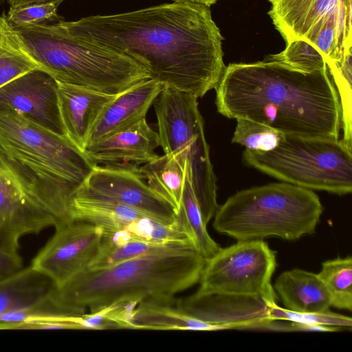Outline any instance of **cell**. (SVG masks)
I'll use <instances>...</instances> for the list:
<instances>
[{"instance_id": "7", "label": "cell", "mask_w": 352, "mask_h": 352, "mask_svg": "<svg viewBox=\"0 0 352 352\" xmlns=\"http://www.w3.org/2000/svg\"><path fill=\"white\" fill-rule=\"evenodd\" d=\"M245 162L283 182L343 195L352 191V153L342 140L285 135L274 149L245 148Z\"/></svg>"}, {"instance_id": "5", "label": "cell", "mask_w": 352, "mask_h": 352, "mask_svg": "<svg viewBox=\"0 0 352 352\" xmlns=\"http://www.w3.org/2000/svg\"><path fill=\"white\" fill-rule=\"evenodd\" d=\"M0 148L32 182L41 206L58 221L96 166L66 136L0 108Z\"/></svg>"}, {"instance_id": "6", "label": "cell", "mask_w": 352, "mask_h": 352, "mask_svg": "<svg viewBox=\"0 0 352 352\" xmlns=\"http://www.w3.org/2000/svg\"><path fill=\"white\" fill-rule=\"evenodd\" d=\"M322 211L311 190L286 182L270 183L230 197L219 206L212 226L236 241L272 236L295 241L315 232Z\"/></svg>"}, {"instance_id": "23", "label": "cell", "mask_w": 352, "mask_h": 352, "mask_svg": "<svg viewBox=\"0 0 352 352\" xmlns=\"http://www.w3.org/2000/svg\"><path fill=\"white\" fill-rule=\"evenodd\" d=\"M186 165L173 155L164 153L138 167L147 184L172 206L176 214L182 206Z\"/></svg>"}, {"instance_id": "15", "label": "cell", "mask_w": 352, "mask_h": 352, "mask_svg": "<svg viewBox=\"0 0 352 352\" xmlns=\"http://www.w3.org/2000/svg\"><path fill=\"white\" fill-rule=\"evenodd\" d=\"M57 89V81L46 72L39 69L30 71L0 87V108L65 136Z\"/></svg>"}, {"instance_id": "36", "label": "cell", "mask_w": 352, "mask_h": 352, "mask_svg": "<svg viewBox=\"0 0 352 352\" xmlns=\"http://www.w3.org/2000/svg\"><path fill=\"white\" fill-rule=\"evenodd\" d=\"M3 1V0H0V1Z\"/></svg>"}, {"instance_id": "28", "label": "cell", "mask_w": 352, "mask_h": 352, "mask_svg": "<svg viewBox=\"0 0 352 352\" xmlns=\"http://www.w3.org/2000/svg\"><path fill=\"white\" fill-rule=\"evenodd\" d=\"M232 142L247 149L269 151L276 148L285 134L268 126L250 120L237 118Z\"/></svg>"}, {"instance_id": "26", "label": "cell", "mask_w": 352, "mask_h": 352, "mask_svg": "<svg viewBox=\"0 0 352 352\" xmlns=\"http://www.w3.org/2000/svg\"><path fill=\"white\" fill-rule=\"evenodd\" d=\"M331 296V306L352 310V258H337L324 261L317 274Z\"/></svg>"}, {"instance_id": "25", "label": "cell", "mask_w": 352, "mask_h": 352, "mask_svg": "<svg viewBox=\"0 0 352 352\" xmlns=\"http://www.w3.org/2000/svg\"><path fill=\"white\" fill-rule=\"evenodd\" d=\"M166 245L128 238L122 231L109 235L103 234L98 252L88 269L107 268Z\"/></svg>"}, {"instance_id": "21", "label": "cell", "mask_w": 352, "mask_h": 352, "mask_svg": "<svg viewBox=\"0 0 352 352\" xmlns=\"http://www.w3.org/2000/svg\"><path fill=\"white\" fill-rule=\"evenodd\" d=\"M57 287L44 272L30 265L0 280V315L28 308Z\"/></svg>"}, {"instance_id": "19", "label": "cell", "mask_w": 352, "mask_h": 352, "mask_svg": "<svg viewBox=\"0 0 352 352\" xmlns=\"http://www.w3.org/2000/svg\"><path fill=\"white\" fill-rule=\"evenodd\" d=\"M274 289L285 308L302 313L323 312L331 307V296L317 274L301 269L281 273Z\"/></svg>"}, {"instance_id": "11", "label": "cell", "mask_w": 352, "mask_h": 352, "mask_svg": "<svg viewBox=\"0 0 352 352\" xmlns=\"http://www.w3.org/2000/svg\"><path fill=\"white\" fill-rule=\"evenodd\" d=\"M58 222L41 206L31 180L0 148V250L19 254L21 237Z\"/></svg>"}, {"instance_id": "13", "label": "cell", "mask_w": 352, "mask_h": 352, "mask_svg": "<svg viewBox=\"0 0 352 352\" xmlns=\"http://www.w3.org/2000/svg\"><path fill=\"white\" fill-rule=\"evenodd\" d=\"M55 232L32 261L57 287L88 269L97 254L102 230L88 222L69 219L58 221Z\"/></svg>"}, {"instance_id": "33", "label": "cell", "mask_w": 352, "mask_h": 352, "mask_svg": "<svg viewBox=\"0 0 352 352\" xmlns=\"http://www.w3.org/2000/svg\"><path fill=\"white\" fill-rule=\"evenodd\" d=\"M23 267L19 254L14 255L0 250V280Z\"/></svg>"}, {"instance_id": "12", "label": "cell", "mask_w": 352, "mask_h": 352, "mask_svg": "<svg viewBox=\"0 0 352 352\" xmlns=\"http://www.w3.org/2000/svg\"><path fill=\"white\" fill-rule=\"evenodd\" d=\"M74 194L113 200L166 223L174 221L177 215L172 206L144 182L138 166L131 163L96 165Z\"/></svg>"}, {"instance_id": "31", "label": "cell", "mask_w": 352, "mask_h": 352, "mask_svg": "<svg viewBox=\"0 0 352 352\" xmlns=\"http://www.w3.org/2000/svg\"><path fill=\"white\" fill-rule=\"evenodd\" d=\"M37 65L11 45L0 31V87Z\"/></svg>"}, {"instance_id": "1", "label": "cell", "mask_w": 352, "mask_h": 352, "mask_svg": "<svg viewBox=\"0 0 352 352\" xmlns=\"http://www.w3.org/2000/svg\"><path fill=\"white\" fill-rule=\"evenodd\" d=\"M56 23L75 38L133 58L151 79L197 98L215 88L226 68L223 38L204 4L174 1Z\"/></svg>"}, {"instance_id": "34", "label": "cell", "mask_w": 352, "mask_h": 352, "mask_svg": "<svg viewBox=\"0 0 352 352\" xmlns=\"http://www.w3.org/2000/svg\"><path fill=\"white\" fill-rule=\"evenodd\" d=\"M64 0H8V2L10 6L43 3H53L58 6Z\"/></svg>"}, {"instance_id": "16", "label": "cell", "mask_w": 352, "mask_h": 352, "mask_svg": "<svg viewBox=\"0 0 352 352\" xmlns=\"http://www.w3.org/2000/svg\"><path fill=\"white\" fill-rule=\"evenodd\" d=\"M57 85L58 107L65 136L84 152L96 122L117 94L59 82Z\"/></svg>"}, {"instance_id": "27", "label": "cell", "mask_w": 352, "mask_h": 352, "mask_svg": "<svg viewBox=\"0 0 352 352\" xmlns=\"http://www.w3.org/2000/svg\"><path fill=\"white\" fill-rule=\"evenodd\" d=\"M186 223L197 250L206 259L217 254L221 248L208 234L198 202L186 171V177L179 211Z\"/></svg>"}, {"instance_id": "29", "label": "cell", "mask_w": 352, "mask_h": 352, "mask_svg": "<svg viewBox=\"0 0 352 352\" xmlns=\"http://www.w3.org/2000/svg\"><path fill=\"white\" fill-rule=\"evenodd\" d=\"M267 58L305 73L328 69L322 55L311 44L302 40L287 43L284 50L278 54H272Z\"/></svg>"}, {"instance_id": "8", "label": "cell", "mask_w": 352, "mask_h": 352, "mask_svg": "<svg viewBox=\"0 0 352 352\" xmlns=\"http://www.w3.org/2000/svg\"><path fill=\"white\" fill-rule=\"evenodd\" d=\"M160 146L183 164L206 224L215 214L216 176L210 157L203 118L194 95L163 86L153 102Z\"/></svg>"}, {"instance_id": "18", "label": "cell", "mask_w": 352, "mask_h": 352, "mask_svg": "<svg viewBox=\"0 0 352 352\" xmlns=\"http://www.w3.org/2000/svg\"><path fill=\"white\" fill-rule=\"evenodd\" d=\"M159 135L144 119L137 124L88 146L84 153L96 165L146 164L155 159Z\"/></svg>"}, {"instance_id": "32", "label": "cell", "mask_w": 352, "mask_h": 352, "mask_svg": "<svg viewBox=\"0 0 352 352\" xmlns=\"http://www.w3.org/2000/svg\"><path fill=\"white\" fill-rule=\"evenodd\" d=\"M57 8L53 3H34L10 6L5 14L7 21L14 25L57 23L63 21Z\"/></svg>"}, {"instance_id": "4", "label": "cell", "mask_w": 352, "mask_h": 352, "mask_svg": "<svg viewBox=\"0 0 352 352\" xmlns=\"http://www.w3.org/2000/svg\"><path fill=\"white\" fill-rule=\"evenodd\" d=\"M0 31L8 42L57 82L118 94L150 78L133 58L75 38L56 23L14 25L3 12Z\"/></svg>"}, {"instance_id": "17", "label": "cell", "mask_w": 352, "mask_h": 352, "mask_svg": "<svg viewBox=\"0 0 352 352\" xmlns=\"http://www.w3.org/2000/svg\"><path fill=\"white\" fill-rule=\"evenodd\" d=\"M162 87L159 82L148 78L117 94L96 122L87 147L146 119Z\"/></svg>"}, {"instance_id": "10", "label": "cell", "mask_w": 352, "mask_h": 352, "mask_svg": "<svg viewBox=\"0 0 352 352\" xmlns=\"http://www.w3.org/2000/svg\"><path fill=\"white\" fill-rule=\"evenodd\" d=\"M276 253L263 240L237 241L206 260L199 279V294H271Z\"/></svg>"}, {"instance_id": "35", "label": "cell", "mask_w": 352, "mask_h": 352, "mask_svg": "<svg viewBox=\"0 0 352 352\" xmlns=\"http://www.w3.org/2000/svg\"><path fill=\"white\" fill-rule=\"evenodd\" d=\"M174 1L177 2H194L197 3L204 4L208 6H210L212 4H214L218 0H173Z\"/></svg>"}, {"instance_id": "9", "label": "cell", "mask_w": 352, "mask_h": 352, "mask_svg": "<svg viewBox=\"0 0 352 352\" xmlns=\"http://www.w3.org/2000/svg\"><path fill=\"white\" fill-rule=\"evenodd\" d=\"M352 0H269V15L287 43L302 40L324 57L327 67L351 56Z\"/></svg>"}, {"instance_id": "3", "label": "cell", "mask_w": 352, "mask_h": 352, "mask_svg": "<svg viewBox=\"0 0 352 352\" xmlns=\"http://www.w3.org/2000/svg\"><path fill=\"white\" fill-rule=\"evenodd\" d=\"M206 261L192 243L169 244L107 268L87 269L54 295L82 315L121 302H170L199 281Z\"/></svg>"}, {"instance_id": "22", "label": "cell", "mask_w": 352, "mask_h": 352, "mask_svg": "<svg viewBox=\"0 0 352 352\" xmlns=\"http://www.w3.org/2000/svg\"><path fill=\"white\" fill-rule=\"evenodd\" d=\"M170 302H144L134 309L130 329L217 331L220 327L200 320Z\"/></svg>"}, {"instance_id": "20", "label": "cell", "mask_w": 352, "mask_h": 352, "mask_svg": "<svg viewBox=\"0 0 352 352\" xmlns=\"http://www.w3.org/2000/svg\"><path fill=\"white\" fill-rule=\"evenodd\" d=\"M69 217V219L84 221L100 228L104 235L120 232L133 221L142 217L156 219L113 200L80 194H74L71 199Z\"/></svg>"}, {"instance_id": "30", "label": "cell", "mask_w": 352, "mask_h": 352, "mask_svg": "<svg viewBox=\"0 0 352 352\" xmlns=\"http://www.w3.org/2000/svg\"><path fill=\"white\" fill-rule=\"evenodd\" d=\"M273 320L290 321L305 324H323L340 329H351L352 318L331 311L330 309L323 312L302 313L293 311L279 307L274 303L270 310Z\"/></svg>"}, {"instance_id": "24", "label": "cell", "mask_w": 352, "mask_h": 352, "mask_svg": "<svg viewBox=\"0 0 352 352\" xmlns=\"http://www.w3.org/2000/svg\"><path fill=\"white\" fill-rule=\"evenodd\" d=\"M131 238L157 245L192 243L182 214L178 212L174 221L166 223L145 217L133 221L123 230Z\"/></svg>"}, {"instance_id": "14", "label": "cell", "mask_w": 352, "mask_h": 352, "mask_svg": "<svg viewBox=\"0 0 352 352\" xmlns=\"http://www.w3.org/2000/svg\"><path fill=\"white\" fill-rule=\"evenodd\" d=\"M276 293L262 295L195 293L176 298L175 305L189 315L223 329L267 330L273 321L271 306Z\"/></svg>"}, {"instance_id": "2", "label": "cell", "mask_w": 352, "mask_h": 352, "mask_svg": "<svg viewBox=\"0 0 352 352\" xmlns=\"http://www.w3.org/2000/svg\"><path fill=\"white\" fill-rule=\"evenodd\" d=\"M329 70L305 73L270 58L226 66L215 87L219 113L285 135L338 139L339 96Z\"/></svg>"}]
</instances>
